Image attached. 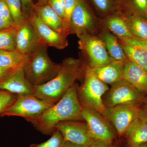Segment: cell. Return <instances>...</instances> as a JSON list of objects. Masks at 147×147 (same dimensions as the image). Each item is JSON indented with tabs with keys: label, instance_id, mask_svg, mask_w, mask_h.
<instances>
[{
	"label": "cell",
	"instance_id": "obj_39",
	"mask_svg": "<svg viewBox=\"0 0 147 147\" xmlns=\"http://www.w3.org/2000/svg\"><path fill=\"white\" fill-rule=\"evenodd\" d=\"M127 147H147V144H141L134 145Z\"/></svg>",
	"mask_w": 147,
	"mask_h": 147
},
{
	"label": "cell",
	"instance_id": "obj_16",
	"mask_svg": "<svg viewBox=\"0 0 147 147\" xmlns=\"http://www.w3.org/2000/svg\"><path fill=\"white\" fill-rule=\"evenodd\" d=\"M123 137L127 147L147 144V115L143 110V106L139 115Z\"/></svg>",
	"mask_w": 147,
	"mask_h": 147
},
{
	"label": "cell",
	"instance_id": "obj_21",
	"mask_svg": "<svg viewBox=\"0 0 147 147\" xmlns=\"http://www.w3.org/2000/svg\"><path fill=\"white\" fill-rule=\"evenodd\" d=\"M27 56L16 51L0 50V67L16 68L22 66Z\"/></svg>",
	"mask_w": 147,
	"mask_h": 147
},
{
	"label": "cell",
	"instance_id": "obj_37",
	"mask_svg": "<svg viewBox=\"0 0 147 147\" xmlns=\"http://www.w3.org/2000/svg\"><path fill=\"white\" fill-rule=\"evenodd\" d=\"M63 147H86L84 146H81L74 143H71V142H68V141H65V142L64 145Z\"/></svg>",
	"mask_w": 147,
	"mask_h": 147
},
{
	"label": "cell",
	"instance_id": "obj_17",
	"mask_svg": "<svg viewBox=\"0 0 147 147\" xmlns=\"http://www.w3.org/2000/svg\"><path fill=\"white\" fill-rule=\"evenodd\" d=\"M123 79L147 95V71L128 59L124 64Z\"/></svg>",
	"mask_w": 147,
	"mask_h": 147
},
{
	"label": "cell",
	"instance_id": "obj_30",
	"mask_svg": "<svg viewBox=\"0 0 147 147\" xmlns=\"http://www.w3.org/2000/svg\"><path fill=\"white\" fill-rule=\"evenodd\" d=\"M0 15L4 19L9 28L15 27L10 10L6 0H0Z\"/></svg>",
	"mask_w": 147,
	"mask_h": 147
},
{
	"label": "cell",
	"instance_id": "obj_34",
	"mask_svg": "<svg viewBox=\"0 0 147 147\" xmlns=\"http://www.w3.org/2000/svg\"><path fill=\"white\" fill-rule=\"evenodd\" d=\"M90 147H121L118 145L116 144L115 143H110L101 142V141H95Z\"/></svg>",
	"mask_w": 147,
	"mask_h": 147
},
{
	"label": "cell",
	"instance_id": "obj_3",
	"mask_svg": "<svg viewBox=\"0 0 147 147\" xmlns=\"http://www.w3.org/2000/svg\"><path fill=\"white\" fill-rule=\"evenodd\" d=\"M48 46L41 45L34 52L27 55L23 65L25 76L34 86H39L55 78L61 64L54 62L47 53Z\"/></svg>",
	"mask_w": 147,
	"mask_h": 147
},
{
	"label": "cell",
	"instance_id": "obj_26",
	"mask_svg": "<svg viewBox=\"0 0 147 147\" xmlns=\"http://www.w3.org/2000/svg\"><path fill=\"white\" fill-rule=\"evenodd\" d=\"M65 140L59 130L56 129L50 139L40 144H32L29 147H63Z\"/></svg>",
	"mask_w": 147,
	"mask_h": 147
},
{
	"label": "cell",
	"instance_id": "obj_41",
	"mask_svg": "<svg viewBox=\"0 0 147 147\" xmlns=\"http://www.w3.org/2000/svg\"><path fill=\"white\" fill-rule=\"evenodd\" d=\"M144 104L145 105H147V95L146 96V98H145L144 101Z\"/></svg>",
	"mask_w": 147,
	"mask_h": 147
},
{
	"label": "cell",
	"instance_id": "obj_38",
	"mask_svg": "<svg viewBox=\"0 0 147 147\" xmlns=\"http://www.w3.org/2000/svg\"><path fill=\"white\" fill-rule=\"evenodd\" d=\"M48 1V0H37L36 3L35 4L37 5H44L47 4Z\"/></svg>",
	"mask_w": 147,
	"mask_h": 147
},
{
	"label": "cell",
	"instance_id": "obj_8",
	"mask_svg": "<svg viewBox=\"0 0 147 147\" xmlns=\"http://www.w3.org/2000/svg\"><path fill=\"white\" fill-rule=\"evenodd\" d=\"M102 99L105 108L127 103H143L146 95L123 79L112 84Z\"/></svg>",
	"mask_w": 147,
	"mask_h": 147
},
{
	"label": "cell",
	"instance_id": "obj_36",
	"mask_svg": "<svg viewBox=\"0 0 147 147\" xmlns=\"http://www.w3.org/2000/svg\"><path fill=\"white\" fill-rule=\"evenodd\" d=\"M8 26L7 25L3 17L0 15V31L5 30L6 29L8 28Z\"/></svg>",
	"mask_w": 147,
	"mask_h": 147
},
{
	"label": "cell",
	"instance_id": "obj_10",
	"mask_svg": "<svg viewBox=\"0 0 147 147\" xmlns=\"http://www.w3.org/2000/svg\"><path fill=\"white\" fill-rule=\"evenodd\" d=\"M82 121H62L57 123L56 129L61 131L65 141L90 147L95 141L90 136L87 123Z\"/></svg>",
	"mask_w": 147,
	"mask_h": 147
},
{
	"label": "cell",
	"instance_id": "obj_23",
	"mask_svg": "<svg viewBox=\"0 0 147 147\" xmlns=\"http://www.w3.org/2000/svg\"><path fill=\"white\" fill-rule=\"evenodd\" d=\"M106 24L109 30L119 38H129L134 36L127 23L118 16L110 17L107 20Z\"/></svg>",
	"mask_w": 147,
	"mask_h": 147
},
{
	"label": "cell",
	"instance_id": "obj_33",
	"mask_svg": "<svg viewBox=\"0 0 147 147\" xmlns=\"http://www.w3.org/2000/svg\"><path fill=\"white\" fill-rule=\"evenodd\" d=\"M22 5V10L24 13L28 16L30 13L33 11V6L34 3L33 0H20Z\"/></svg>",
	"mask_w": 147,
	"mask_h": 147
},
{
	"label": "cell",
	"instance_id": "obj_5",
	"mask_svg": "<svg viewBox=\"0 0 147 147\" xmlns=\"http://www.w3.org/2000/svg\"><path fill=\"white\" fill-rule=\"evenodd\" d=\"M143 103H127L105 108L102 115L115 129L118 136L123 137L141 112Z\"/></svg>",
	"mask_w": 147,
	"mask_h": 147
},
{
	"label": "cell",
	"instance_id": "obj_25",
	"mask_svg": "<svg viewBox=\"0 0 147 147\" xmlns=\"http://www.w3.org/2000/svg\"><path fill=\"white\" fill-rule=\"evenodd\" d=\"M10 10L15 28H18L25 24L28 19L22 10L20 0H6Z\"/></svg>",
	"mask_w": 147,
	"mask_h": 147
},
{
	"label": "cell",
	"instance_id": "obj_35",
	"mask_svg": "<svg viewBox=\"0 0 147 147\" xmlns=\"http://www.w3.org/2000/svg\"><path fill=\"white\" fill-rule=\"evenodd\" d=\"M16 68H4L0 67V83L3 82Z\"/></svg>",
	"mask_w": 147,
	"mask_h": 147
},
{
	"label": "cell",
	"instance_id": "obj_29",
	"mask_svg": "<svg viewBox=\"0 0 147 147\" xmlns=\"http://www.w3.org/2000/svg\"><path fill=\"white\" fill-rule=\"evenodd\" d=\"M77 0H65L64 26L66 36L69 34L70 20L72 13L77 4Z\"/></svg>",
	"mask_w": 147,
	"mask_h": 147
},
{
	"label": "cell",
	"instance_id": "obj_6",
	"mask_svg": "<svg viewBox=\"0 0 147 147\" xmlns=\"http://www.w3.org/2000/svg\"><path fill=\"white\" fill-rule=\"evenodd\" d=\"M81 115L94 140L115 143L118 135L115 129L101 113L92 108H83Z\"/></svg>",
	"mask_w": 147,
	"mask_h": 147
},
{
	"label": "cell",
	"instance_id": "obj_18",
	"mask_svg": "<svg viewBox=\"0 0 147 147\" xmlns=\"http://www.w3.org/2000/svg\"><path fill=\"white\" fill-rule=\"evenodd\" d=\"M125 62L113 60L106 65L91 68L93 73L101 82L107 85H112L123 79Z\"/></svg>",
	"mask_w": 147,
	"mask_h": 147
},
{
	"label": "cell",
	"instance_id": "obj_28",
	"mask_svg": "<svg viewBox=\"0 0 147 147\" xmlns=\"http://www.w3.org/2000/svg\"><path fill=\"white\" fill-rule=\"evenodd\" d=\"M130 11L147 19V0H128Z\"/></svg>",
	"mask_w": 147,
	"mask_h": 147
},
{
	"label": "cell",
	"instance_id": "obj_32",
	"mask_svg": "<svg viewBox=\"0 0 147 147\" xmlns=\"http://www.w3.org/2000/svg\"><path fill=\"white\" fill-rule=\"evenodd\" d=\"M96 8L102 12H107L112 10L114 7L111 0H92Z\"/></svg>",
	"mask_w": 147,
	"mask_h": 147
},
{
	"label": "cell",
	"instance_id": "obj_7",
	"mask_svg": "<svg viewBox=\"0 0 147 147\" xmlns=\"http://www.w3.org/2000/svg\"><path fill=\"white\" fill-rule=\"evenodd\" d=\"M17 95L14 103L1 116H18L30 122L54 105L40 99L34 94Z\"/></svg>",
	"mask_w": 147,
	"mask_h": 147
},
{
	"label": "cell",
	"instance_id": "obj_22",
	"mask_svg": "<svg viewBox=\"0 0 147 147\" xmlns=\"http://www.w3.org/2000/svg\"><path fill=\"white\" fill-rule=\"evenodd\" d=\"M128 26L134 37L147 40V19L134 13L128 18Z\"/></svg>",
	"mask_w": 147,
	"mask_h": 147
},
{
	"label": "cell",
	"instance_id": "obj_24",
	"mask_svg": "<svg viewBox=\"0 0 147 147\" xmlns=\"http://www.w3.org/2000/svg\"><path fill=\"white\" fill-rule=\"evenodd\" d=\"M16 33L15 27L0 31V50L16 51Z\"/></svg>",
	"mask_w": 147,
	"mask_h": 147
},
{
	"label": "cell",
	"instance_id": "obj_15",
	"mask_svg": "<svg viewBox=\"0 0 147 147\" xmlns=\"http://www.w3.org/2000/svg\"><path fill=\"white\" fill-rule=\"evenodd\" d=\"M121 45L127 58L147 71V40L136 37L120 38Z\"/></svg>",
	"mask_w": 147,
	"mask_h": 147
},
{
	"label": "cell",
	"instance_id": "obj_1",
	"mask_svg": "<svg viewBox=\"0 0 147 147\" xmlns=\"http://www.w3.org/2000/svg\"><path fill=\"white\" fill-rule=\"evenodd\" d=\"M77 88L74 84L57 102L30 122L42 134L52 135L60 122L84 121L81 115L83 108L78 98Z\"/></svg>",
	"mask_w": 147,
	"mask_h": 147
},
{
	"label": "cell",
	"instance_id": "obj_13",
	"mask_svg": "<svg viewBox=\"0 0 147 147\" xmlns=\"http://www.w3.org/2000/svg\"><path fill=\"white\" fill-rule=\"evenodd\" d=\"M93 16L85 0H77L71 15L69 34L80 35L87 33L93 27Z\"/></svg>",
	"mask_w": 147,
	"mask_h": 147
},
{
	"label": "cell",
	"instance_id": "obj_19",
	"mask_svg": "<svg viewBox=\"0 0 147 147\" xmlns=\"http://www.w3.org/2000/svg\"><path fill=\"white\" fill-rule=\"evenodd\" d=\"M33 9L44 24L60 34L66 37L63 19L49 4L38 6L34 3Z\"/></svg>",
	"mask_w": 147,
	"mask_h": 147
},
{
	"label": "cell",
	"instance_id": "obj_14",
	"mask_svg": "<svg viewBox=\"0 0 147 147\" xmlns=\"http://www.w3.org/2000/svg\"><path fill=\"white\" fill-rule=\"evenodd\" d=\"M0 89L17 95H35L34 86L26 78L23 66L15 69L0 83Z\"/></svg>",
	"mask_w": 147,
	"mask_h": 147
},
{
	"label": "cell",
	"instance_id": "obj_40",
	"mask_svg": "<svg viewBox=\"0 0 147 147\" xmlns=\"http://www.w3.org/2000/svg\"><path fill=\"white\" fill-rule=\"evenodd\" d=\"M143 109L145 111V113H146L147 115V105H145V104H143Z\"/></svg>",
	"mask_w": 147,
	"mask_h": 147
},
{
	"label": "cell",
	"instance_id": "obj_11",
	"mask_svg": "<svg viewBox=\"0 0 147 147\" xmlns=\"http://www.w3.org/2000/svg\"><path fill=\"white\" fill-rule=\"evenodd\" d=\"M28 19L43 44L57 49H63L67 46L66 37L60 34L44 24L34 11L29 15Z\"/></svg>",
	"mask_w": 147,
	"mask_h": 147
},
{
	"label": "cell",
	"instance_id": "obj_4",
	"mask_svg": "<svg viewBox=\"0 0 147 147\" xmlns=\"http://www.w3.org/2000/svg\"><path fill=\"white\" fill-rule=\"evenodd\" d=\"M109 88L107 84L96 76L90 67H87L84 84L77 88L78 97L82 108H92L102 114L106 108L102 96Z\"/></svg>",
	"mask_w": 147,
	"mask_h": 147
},
{
	"label": "cell",
	"instance_id": "obj_2",
	"mask_svg": "<svg viewBox=\"0 0 147 147\" xmlns=\"http://www.w3.org/2000/svg\"><path fill=\"white\" fill-rule=\"evenodd\" d=\"M85 70L80 60L66 59L61 63L60 68L55 78L45 84L34 86L35 95L45 102L55 105Z\"/></svg>",
	"mask_w": 147,
	"mask_h": 147
},
{
	"label": "cell",
	"instance_id": "obj_31",
	"mask_svg": "<svg viewBox=\"0 0 147 147\" xmlns=\"http://www.w3.org/2000/svg\"><path fill=\"white\" fill-rule=\"evenodd\" d=\"M65 0H48L47 4L64 20Z\"/></svg>",
	"mask_w": 147,
	"mask_h": 147
},
{
	"label": "cell",
	"instance_id": "obj_9",
	"mask_svg": "<svg viewBox=\"0 0 147 147\" xmlns=\"http://www.w3.org/2000/svg\"><path fill=\"white\" fill-rule=\"evenodd\" d=\"M78 36L79 48L87 53L91 68L106 65L113 61L102 40L90 36L87 33Z\"/></svg>",
	"mask_w": 147,
	"mask_h": 147
},
{
	"label": "cell",
	"instance_id": "obj_12",
	"mask_svg": "<svg viewBox=\"0 0 147 147\" xmlns=\"http://www.w3.org/2000/svg\"><path fill=\"white\" fill-rule=\"evenodd\" d=\"M17 29L16 51L22 55H28L34 52L43 44L34 28L28 19Z\"/></svg>",
	"mask_w": 147,
	"mask_h": 147
},
{
	"label": "cell",
	"instance_id": "obj_20",
	"mask_svg": "<svg viewBox=\"0 0 147 147\" xmlns=\"http://www.w3.org/2000/svg\"><path fill=\"white\" fill-rule=\"evenodd\" d=\"M102 38L108 54L113 60L122 62L127 60L126 55L115 37L109 33L105 32L102 34Z\"/></svg>",
	"mask_w": 147,
	"mask_h": 147
},
{
	"label": "cell",
	"instance_id": "obj_27",
	"mask_svg": "<svg viewBox=\"0 0 147 147\" xmlns=\"http://www.w3.org/2000/svg\"><path fill=\"white\" fill-rule=\"evenodd\" d=\"M17 95L0 89V116L14 103Z\"/></svg>",
	"mask_w": 147,
	"mask_h": 147
}]
</instances>
